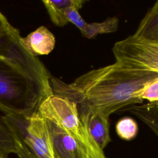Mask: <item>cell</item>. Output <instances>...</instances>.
Listing matches in <instances>:
<instances>
[{"mask_svg":"<svg viewBox=\"0 0 158 158\" xmlns=\"http://www.w3.org/2000/svg\"><path fill=\"white\" fill-rule=\"evenodd\" d=\"M38 111L45 120L54 123L80 143L94 158H106L91 136L86 114L78 112L75 102L52 94L41 104Z\"/></svg>","mask_w":158,"mask_h":158,"instance_id":"cell-3","label":"cell"},{"mask_svg":"<svg viewBox=\"0 0 158 158\" xmlns=\"http://www.w3.org/2000/svg\"><path fill=\"white\" fill-rule=\"evenodd\" d=\"M0 158H10L9 154L4 152H0Z\"/></svg>","mask_w":158,"mask_h":158,"instance_id":"cell-17","label":"cell"},{"mask_svg":"<svg viewBox=\"0 0 158 158\" xmlns=\"http://www.w3.org/2000/svg\"><path fill=\"white\" fill-rule=\"evenodd\" d=\"M158 78V73L133 70L117 62L91 70L71 83L51 76L53 94L65 98L86 114L107 116L126 106L143 103L135 96L146 84Z\"/></svg>","mask_w":158,"mask_h":158,"instance_id":"cell-1","label":"cell"},{"mask_svg":"<svg viewBox=\"0 0 158 158\" xmlns=\"http://www.w3.org/2000/svg\"><path fill=\"white\" fill-rule=\"evenodd\" d=\"M85 2L83 0L42 1L52 22L58 27H64L69 23L65 15L66 10L69 7L75 6L80 9Z\"/></svg>","mask_w":158,"mask_h":158,"instance_id":"cell-10","label":"cell"},{"mask_svg":"<svg viewBox=\"0 0 158 158\" xmlns=\"http://www.w3.org/2000/svg\"><path fill=\"white\" fill-rule=\"evenodd\" d=\"M135 97L143 102L144 99L149 102H158V78L146 84L136 93Z\"/></svg>","mask_w":158,"mask_h":158,"instance_id":"cell-15","label":"cell"},{"mask_svg":"<svg viewBox=\"0 0 158 158\" xmlns=\"http://www.w3.org/2000/svg\"><path fill=\"white\" fill-rule=\"evenodd\" d=\"M46 121L50 134L53 158H94L70 135L54 123Z\"/></svg>","mask_w":158,"mask_h":158,"instance_id":"cell-7","label":"cell"},{"mask_svg":"<svg viewBox=\"0 0 158 158\" xmlns=\"http://www.w3.org/2000/svg\"><path fill=\"white\" fill-rule=\"evenodd\" d=\"M115 130L117 135L121 139L130 141L136 136L138 131V126L133 118L125 117L117 122Z\"/></svg>","mask_w":158,"mask_h":158,"instance_id":"cell-14","label":"cell"},{"mask_svg":"<svg viewBox=\"0 0 158 158\" xmlns=\"http://www.w3.org/2000/svg\"><path fill=\"white\" fill-rule=\"evenodd\" d=\"M21 38L19 30L14 27L0 34V57L29 69L48 70L38 57L32 56L26 50Z\"/></svg>","mask_w":158,"mask_h":158,"instance_id":"cell-6","label":"cell"},{"mask_svg":"<svg viewBox=\"0 0 158 158\" xmlns=\"http://www.w3.org/2000/svg\"><path fill=\"white\" fill-rule=\"evenodd\" d=\"M48 70L29 69L0 57V110L30 115L53 94Z\"/></svg>","mask_w":158,"mask_h":158,"instance_id":"cell-2","label":"cell"},{"mask_svg":"<svg viewBox=\"0 0 158 158\" xmlns=\"http://www.w3.org/2000/svg\"><path fill=\"white\" fill-rule=\"evenodd\" d=\"M115 62L137 70L158 73V39L136 30L116 42L112 48Z\"/></svg>","mask_w":158,"mask_h":158,"instance_id":"cell-5","label":"cell"},{"mask_svg":"<svg viewBox=\"0 0 158 158\" xmlns=\"http://www.w3.org/2000/svg\"><path fill=\"white\" fill-rule=\"evenodd\" d=\"M12 27L6 17L0 11V34L6 32Z\"/></svg>","mask_w":158,"mask_h":158,"instance_id":"cell-16","label":"cell"},{"mask_svg":"<svg viewBox=\"0 0 158 158\" xmlns=\"http://www.w3.org/2000/svg\"><path fill=\"white\" fill-rule=\"evenodd\" d=\"M125 111L130 112L136 116L146 124L156 135H158V102L131 104L118 112Z\"/></svg>","mask_w":158,"mask_h":158,"instance_id":"cell-11","label":"cell"},{"mask_svg":"<svg viewBox=\"0 0 158 158\" xmlns=\"http://www.w3.org/2000/svg\"><path fill=\"white\" fill-rule=\"evenodd\" d=\"M21 43L30 54L37 57L49 54L55 47L56 38L48 28L41 26L26 37H22Z\"/></svg>","mask_w":158,"mask_h":158,"instance_id":"cell-8","label":"cell"},{"mask_svg":"<svg viewBox=\"0 0 158 158\" xmlns=\"http://www.w3.org/2000/svg\"><path fill=\"white\" fill-rule=\"evenodd\" d=\"M15 143L18 158H53L47 122L36 112L4 115Z\"/></svg>","mask_w":158,"mask_h":158,"instance_id":"cell-4","label":"cell"},{"mask_svg":"<svg viewBox=\"0 0 158 158\" xmlns=\"http://www.w3.org/2000/svg\"><path fill=\"white\" fill-rule=\"evenodd\" d=\"M119 20L116 16L108 17L101 22L87 23L86 21L80 31L83 36L92 39L98 35L110 33L116 31L118 28Z\"/></svg>","mask_w":158,"mask_h":158,"instance_id":"cell-12","label":"cell"},{"mask_svg":"<svg viewBox=\"0 0 158 158\" xmlns=\"http://www.w3.org/2000/svg\"><path fill=\"white\" fill-rule=\"evenodd\" d=\"M86 114L91 136L98 146L104 151V149L111 141L109 133V117L100 113Z\"/></svg>","mask_w":158,"mask_h":158,"instance_id":"cell-9","label":"cell"},{"mask_svg":"<svg viewBox=\"0 0 158 158\" xmlns=\"http://www.w3.org/2000/svg\"><path fill=\"white\" fill-rule=\"evenodd\" d=\"M0 152L16 154L15 140L4 115H0Z\"/></svg>","mask_w":158,"mask_h":158,"instance_id":"cell-13","label":"cell"}]
</instances>
